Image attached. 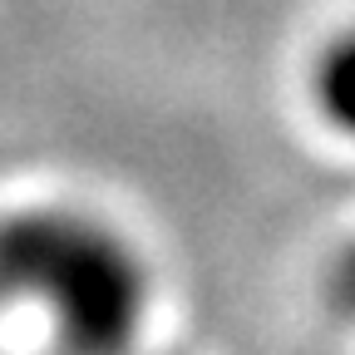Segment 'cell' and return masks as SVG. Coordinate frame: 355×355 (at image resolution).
<instances>
[{
	"label": "cell",
	"mask_w": 355,
	"mask_h": 355,
	"mask_svg": "<svg viewBox=\"0 0 355 355\" xmlns=\"http://www.w3.org/2000/svg\"><path fill=\"white\" fill-rule=\"evenodd\" d=\"M336 296H340V306L345 311H355V247L340 257V266H336Z\"/></svg>",
	"instance_id": "3957f363"
},
{
	"label": "cell",
	"mask_w": 355,
	"mask_h": 355,
	"mask_svg": "<svg viewBox=\"0 0 355 355\" xmlns=\"http://www.w3.org/2000/svg\"><path fill=\"white\" fill-rule=\"evenodd\" d=\"M0 296L40 301L74 345H123L144 316V272L99 222L20 212L0 222Z\"/></svg>",
	"instance_id": "6da1fadb"
},
{
	"label": "cell",
	"mask_w": 355,
	"mask_h": 355,
	"mask_svg": "<svg viewBox=\"0 0 355 355\" xmlns=\"http://www.w3.org/2000/svg\"><path fill=\"white\" fill-rule=\"evenodd\" d=\"M321 104L340 128H355V35L321 60Z\"/></svg>",
	"instance_id": "7a4b0ae2"
}]
</instances>
